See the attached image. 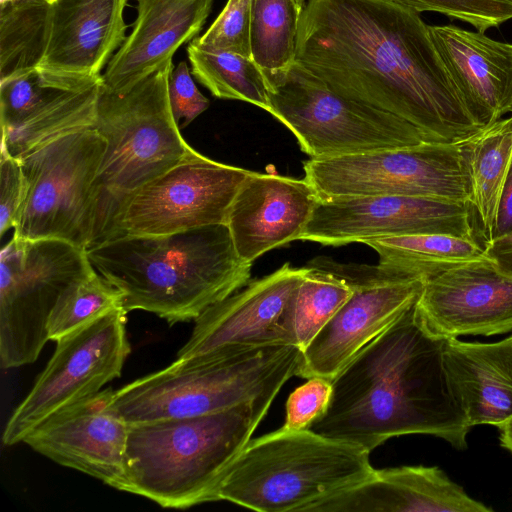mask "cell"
<instances>
[{
  "label": "cell",
  "mask_w": 512,
  "mask_h": 512,
  "mask_svg": "<svg viewBox=\"0 0 512 512\" xmlns=\"http://www.w3.org/2000/svg\"><path fill=\"white\" fill-rule=\"evenodd\" d=\"M292 294L296 346L303 351L353 293L336 273L308 264Z\"/></svg>",
  "instance_id": "cell-31"
},
{
  "label": "cell",
  "mask_w": 512,
  "mask_h": 512,
  "mask_svg": "<svg viewBox=\"0 0 512 512\" xmlns=\"http://www.w3.org/2000/svg\"><path fill=\"white\" fill-rule=\"evenodd\" d=\"M492 512L438 466L375 469L365 481L308 512Z\"/></svg>",
  "instance_id": "cell-23"
},
{
  "label": "cell",
  "mask_w": 512,
  "mask_h": 512,
  "mask_svg": "<svg viewBox=\"0 0 512 512\" xmlns=\"http://www.w3.org/2000/svg\"><path fill=\"white\" fill-rule=\"evenodd\" d=\"M274 399L264 396L210 414L129 425L122 491L172 509L216 501L222 477Z\"/></svg>",
  "instance_id": "cell-4"
},
{
  "label": "cell",
  "mask_w": 512,
  "mask_h": 512,
  "mask_svg": "<svg viewBox=\"0 0 512 512\" xmlns=\"http://www.w3.org/2000/svg\"><path fill=\"white\" fill-rule=\"evenodd\" d=\"M1 1V0H0Z\"/></svg>",
  "instance_id": "cell-42"
},
{
  "label": "cell",
  "mask_w": 512,
  "mask_h": 512,
  "mask_svg": "<svg viewBox=\"0 0 512 512\" xmlns=\"http://www.w3.org/2000/svg\"><path fill=\"white\" fill-rule=\"evenodd\" d=\"M26 195V182L18 159L0 155V236L14 228Z\"/></svg>",
  "instance_id": "cell-37"
},
{
  "label": "cell",
  "mask_w": 512,
  "mask_h": 512,
  "mask_svg": "<svg viewBox=\"0 0 512 512\" xmlns=\"http://www.w3.org/2000/svg\"><path fill=\"white\" fill-rule=\"evenodd\" d=\"M251 0H228L208 30L192 40L197 46L251 57Z\"/></svg>",
  "instance_id": "cell-34"
},
{
  "label": "cell",
  "mask_w": 512,
  "mask_h": 512,
  "mask_svg": "<svg viewBox=\"0 0 512 512\" xmlns=\"http://www.w3.org/2000/svg\"><path fill=\"white\" fill-rule=\"evenodd\" d=\"M107 388L50 414L23 439L61 466L122 491L129 424L112 406Z\"/></svg>",
  "instance_id": "cell-17"
},
{
  "label": "cell",
  "mask_w": 512,
  "mask_h": 512,
  "mask_svg": "<svg viewBox=\"0 0 512 512\" xmlns=\"http://www.w3.org/2000/svg\"><path fill=\"white\" fill-rule=\"evenodd\" d=\"M131 33L109 61L102 86L124 94L157 71L202 30L213 0H136Z\"/></svg>",
  "instance_id": "cell-21"
},
{
  "label": "cell",
  "mask_w": 512,
  "mask_h": 512,
  "mask_svg": "<svg viewBox=\"0 0 512 512\" xmlns=\"http://www.w3.org/2000/svg\"><path fill=\"white\" fill-rule=\"evenodd\" d=\"M250 172L189 147L178 163L132 195L113 238L226 224L232 202Z\"/></svg>",
  "instance_id": "cell-14"
},
{
  "label": "cell",
  "mask_w": 512,
  "mask_h": 512,
  "mask_svg": "<svg viewBox=\"0 0 512 512\" xmlns=\"http://www.w3.org/2000/svg\"><path fill=\"white\" fill-rule=\"evenodd\" d=\"M173 68L170 59L124 94L101 87L94 128L106 148L91 190L88 249L113 238L132 195L178 163L190 147L169 104Z\"/></svg>",
  "instance_id": "cell-5"
},
{
  "label": "cell",
  "mask_w": 512,
  "mask_h": 512,
  "mask_svg": "<svg viewBox=\"0 0 512 512\" xmlns=\"http://www.w3.org/2000/svg\"><path fill=\"white\" fill-rule=\"evenodd\" d=\"M418 13L437 12L467 22L479 32L512 19V0H381Z\"/></svg>",
  "instance_id": "cell-33"
},
{
  "label": "cell",
  "mask_w": 512,
  "mask_h": 512,
  "mask_svg": "<svg viewBox=\"0 0 512 512\" xmlns=\"http://www.w3.org/2000/svg\"><path fill=\"white\" fill-rule=\"evenodd\" d=\"M48 1H49V2H51V3H53V2H54V1H56V0H48Z\"/></svg>",
  "instance_id": "cell-41"
},
{
  "label": "cell",
  "mask_w": 512,
  "mask_h": 512,
  "mask_svg": "<svg viewBox=\"0 0 512 512\" xmlns=\"http://www.w3.org/2000/svg\"><path fill=\"white\" fill-rule=\"evenodd\" d=\"M362 244L377 253V266L384 273L425 281L453 266L486 257L477 240L446 234H407Z\"/></svg>",
  "instance_id": "cell-27"
},
{
  "label": "cell",
  "mask_w": 512,
  "mask_h": 512,
  "mask_svg": "<svg viewBox=\"0 0 512 512\" xmlns=\"http://www.w3.org/2000/svg\"><path fill=\"white\" fill-rule=\"evenodd\" d=\"M87 250L70 242L12 239L0 254V359L3 368L34 362L49 340L62 293L94 271Z\"/></svg>",
  "instance_id": "cell-9"
},
{
  "label": "cell",
  "mask_w": 512,
  "mask_h": 512,
  "mask_svg": "<svg viewBox=\"0 0 512 512\" xmlns=\"http://www.w3.org/2000/svg\"><path fill=\"white\" fill-rule=\"evenodd\" d=\"M370 452L310 429L283 427L251 439L222 477L216 501L259 512L309 508L368 479Z\"/></svg>",
  "instance_id": "cell-6"
},
{
  "label": "cell",
  "mask_w": 512,
  "mask_h": 512,
  "mask_svg": "<svg viewBox=\"0 0 512 512\" xmlns=\"http://www.w3.org/2000/svg\"><path fill=\"white\" fill-rule=\"evenodd\" d=\"M416 302L332 379L328 409L310 430L369 452L408 434L467 449L471 427L445 369L447 338L423 325Z\"/></svg>",
  "instance_id": "cell-2"
},
{
  "label": "cell",
  "mask_w": 512,
  "mask_h": 512,
  "mask_svg": "<svg viewBox=\"0 0 512 512\" xmlns=\"http://www.w3.org/2000/svg\"><path fill=\"white\" fill-rule=\"evenodd\" d=\"M308 267L289 262L207 308L177 358L295 345L292 294Z\"/></svg>",
  "instance_id": "cell-16"
},
{
  "label": "cell",
  "mask_w": 512,
  "mask_h": 512,
  "mask_svg": "<svg viewBox=\"0 0 512 512\" xmlns=\"http://www.w3.org/2000/svg\"><path fill=\"white\" fill-rule=\"evenodd\" d=\"M295 63L348 99L391 113L431 142L477 134L418 12L381 0H308Z\"/></svg>",
  "instance_id": "cell-1"
},
{
  "label": "cell",
  "mask_w": 512,
  "mask_h": 512,
  "mask_svg": "<svg viewBox=\"0 0 512 512\" xmlns=\"http://www.w3.org/2000/svg\"><path fill=\"white\" fill-rule=\"evenodd\" d=\"M268 84V113L311 159L431 142L406 120L337 94L296 63Z\"/></svg>",
  "instance_id": "cell-8"
},
{
  "label": "cell",
  "mask_w": 512,
  "mask_h": 512,
  "mask_svg": "<svg viewBox=\"0 0 512 512\" xmlns=\"http://www.w3.org/2000/svg\"><path fill=\"white\" fill-rule=\"evenodd\" d=\"M319 200L305 178L251 171L226 222L238 256L253 263L266 252L299 240Z\"/></svg>",
  "instance_id": "cell-20"
},
{
  "label": "cell",
  "mask_w": 512,
  "mask_h": 512,
  "mask_svg": "<svg viewBox=\"0 0 512 512\" xmlns=\"http://www.w3.org/2000/svg\"><path fill=\"white\" fill-rule=\"evenodd\" d=\"M301 350L270 346L177 358L114 390L112 406L129 424L194 417L277 396L296 374Z\"/></svg>",
  "instance_id": "cell-7"
},
{
  "label": "cell",
  "mask_w": 512,
  "mask_h": 512,
  "mask_svg": "<svg viewBox=\"0 0 512 512\" xmlns=\"http://www.w3.org/2000/svg\"><path fill=\"white\" fill-rule=\"evenodd\" d=\"M469 178V204L483 238L495 236L503 187L512 163V115L483 128L461 144Z\"/></svg>",
  "instance_id": "cell-26"
},
{
  "label": "cell",
  "mask_w": 512,
  "mask_h": 512,
  "mask_svg": "<svg viewBox=\"0 0 512 512\" xmlns=\"http://www.w3.org/2000/svg\"><path fill=\"white\" fill-rule=\"evenodd\" d=\"M94 269L122 294L129 313L143 310L169 324L195 321L248 284L226 224L162 235H122L87 249Z\"/></svg>",
  "instance_id": "cell-3"
},
{
  "label": "cell",
  "mask_w": 512,
  "mask_h": 512,
  "mask_svg": "<svg viewBox=\"0 0 512 512\" xmlns=\"http://www.w3.org/2000/svg\"><path fill=\"white\" fill-rule=\"evenodd\" d=\"M168 97L173 118L180 129L188 126L209 106V100L198 90L185 61L170 73Z\"/></svg>",
  "instance_id": "cell-36"
},
{
  "label": "cell",
  "mask_w": 512,
  "mask_h": 512,
  "mask_svg": "<svg viewBox=\"0 0 512 512\" xmlns=\"http://www.w3.org/2000/svg\"><path fill=\"white\" fill-rule=\"evenodd\" d=\"M485 256L503 274L512 277V229L483 244Z\"/></svg>",
  "instance_id": "cell-38"
},
{
  "label": "cell",
  "mask_w": 512,
  "mask_h": 512,
  "mask_svg": "<svg viewBox=\"0 0 512 512\" xmlns=\"http://www.w3.org/2000/svg\"><path fill=\"white\" fill-rule=\"evenodd\" d=\"M126 315L122 307L111 310L56 341L46 367L6 423L4 445L22 442L50 414L121 376L131 351Z\"/></svg>",
  "instance_id": "cell-12"
},
{
  "label": "cell",
  "mask_w": 512,
  "mask_h": 512,
  "mask_svg": "<svg viewBox=\"0 0 512 512\" xmlns=\"http://www.w3.org/2000/svg\"><path fill=\"white\" fill-rule=\"evenodd\" d=\"M187 54L192 74L212 95L248 102L269 112V84L252 57L204 49L193 41L188 45Z\"/></svg>",
  "instance_id": "cell-30"
},
{
  "label": "cell",
  "mask_w": 512,
  "mask_h": 512,
  "mask_svg": "<svg viewBox=\"0 0 512 512\" xmlns=\"http://www.w3.org/2000/svg\"><path fill=\"white\" fill-rule=\"evenodd\" d=\"M121 307V292L94 270L73 282L60 296L48 321L49 340L57 341L87 322Z\"/></svg>",
  "instance_id": "cell-32"
},
{
  "label": "cell",
  "mask_w": 512,
  "mask_h": 512,
  "mask_svg": "<svg viewBox=\"0 0 512 512\" xmlns=\"http://www.w3.org/2000/svg\"><path fill=\"white\" fill-rule=\"evenodd\" d=\"M416 310L439 337L512 332V277L487 257L453 266L424 282Z\"/></svg>",
  "instance_id": "cell-18"
},
{
  "label": "cell",
  "mask_w": 512,
  "mask_h": 512,
  "mask_svg": "<svg viewBox=\"0 0 512 512\" xmlns=\"http://www.w3.org/2000/svg\"><path fill=\"white\" fill-rule=\"evenodd\" d=\"M102 79L57 88L14 126L2 130L1 151L21 159L64 135L94 128Z\"/></svg>",
  "instance_id": "cell-25"
},
{
  "label": "cell",
  "mask_w": 512,
  "mask_h": 512,
  "mask_svg": "<svg viewBox=\"0 0 512 512\" xmlns=\"http://www.w3.org/2000/svg\"><path fill=\"white\" fill-rule=\"evenodd\" d=\"M512 229V163L499 203L495 236Z\"/></svg>",
  "instance_id": "cell-39"
},
{
  "label": "cell",
  "mask_w": 512,
  "mask_h": 512,
  "mask_svg": "<svg viewBox=\"0 0 512 512\" xmlns=\"http://www.w3.org/2000/svg\"><path fill=\"white\" fill-rule=\"evenodd\" d=\"M498 429L501 447L512 454V419Z\"/></svg>",
  "instance_id": "cell-40"
},
{
  "label": "cell",
  "mask_w": 512,
  "mask_h": 512,
  "mask_svg": "<svg viewBox=\"0 0 512 512\" xmlns=\"http://www.w3.org/2000/svg\"><path fill=\"white\" fill-rule=\"evenodd\" d=\"M105 148L104 137L89 128L64 135L18 159L26 195L13 236L59 239L87 250L91 190Z\"/></svg>",
  "instance_id": "cell-10"
},
{
  "label": "cell",
  "mask_w": 512,
  "mask_h": 512,
  "mask_svg": "<svg viewBox=\"0 0 512 512\" xmlns=\"http://www.w3.org/2000/svg\"><path fill=\"white\" fill-rule=\"evenodd\" d=\"M472 219L468 203L398 195L339 197L319 200L299 240L342 246L423 233L476 240Z\"/></svg>",
  "instance_id": "cell-15"
},
{
  "label": "cell",
  "mask_w": 512,
  "mask_h": 512,
  "mask_svg": "<svg viewBox=\"0 0 512 512\" xmlns=\"http://www.w3.org/2000/svg\"><path fill=\"white\" fill-rule=\"evenodd\" d=\"M48 0L0 1V82L37 70L46 53Z\"/></svg>",
  "instance_id": "cell-28"
},
{
  "label": "cell",
  "mask_w": 512,
  "mask_h": 512,
  "mask_svg": "<svg viewBox=\"0 0 512 512\" xmlns=\"http://www.w3.org/2000/svg\"><path fill=\"white\" fill-rule=\"evenodd\" d=\"M332 391V380L318 376L308 378L289 395L282 427L288 430L309 429L326 413Z\"/></svg>",
  "instance_id": "cell-35"
},
{
  "label": "cell",
  "mask_w": 512,
  "mask_h": 512,
  "mask_svg": "<svg viewBox=\"0 0 512 512\" xmlns=\"http://www.w3.org/2000/svg\"><path fill=\"white\" fill-rule=\"evenodd\" d=\"M443 359L471 428L512 419V335L496 342L447 338Z\"/></svg>",
  "instance_id": "cell-24"
},
{
  "label": "cell",
  "mask_w": 512,
  "mask_h": 512,
  "mask_svg": "<svg viewBox=\"0 0 512 512\" xmlns=\"http://www.w3.org/2000/svg\"><path fill=\"white\" fill-rule=\"evenodd\" d=\"M461 144L423 142L360 154L309 158L303 162L304 178L320 200L398 195L469 204V178Z\"/></svg>",
  "instance_id": "cell-11"
},
{
  "label": "cell",
  "mask_w": 512,
  "mask_h": 512,
  "mask_svg": "<svg viewBox=\"0 0 512 512\" xmlns=\"http://www.w3.org/2000/svg\"><path fill=\"white\" fill-rule=\"evenodd\" d=\"M306 0H251V57L268 83L295 64Z\"/></svg>",
  "instance_id": "cell-29"
},
{
  "label": "cell",
  "mask_w": 512,
  "mask_h": 512,
  "mask_svg": "<svg viewBox=\"0 0 512 512\" xmlns=\"http://www.w3.org/2000/svg\"><path fill=\"white\" fill-rule=\"evenodd\" d=\"M128 0H56L51 3L46 53L38 71L71 87L102 78L101 71L126 39Z\"/></svg>",
  "instance_id": "cell-19"
},
{
  "label": "cell",
  "mask_w": 512,
  "mask_h": 512,
  "mask_svg": "<svg viewBox=\"0 0 512 512\" xmlns=\"http://www.w3.org/2000/svg\"><path fill=\"white\" fill-rule=\"evenodd\" d=\"M431 39L475 123L512 113V45L452 25H428Z\"/></svg>",
  "instance_id": "cell-22"
},
{
  "label": "cell",
  "mask_w": 512,
  "mask_h": 512,
  "mask_svg": "<svg viewBox=\"0 0 512 512\" xmlns=\"http://www.w3.org/2000/svg\"><path fill=\"white\" fill-rule=\"evenodd\" d=\"M310 264L345 279L353 293L301 351L295 376L332 380L368 344L391 327L418 299L425 280L390 276L377 265Z\"/></svg>",
  "instance_id": "cell-13"
}]
</instances>
